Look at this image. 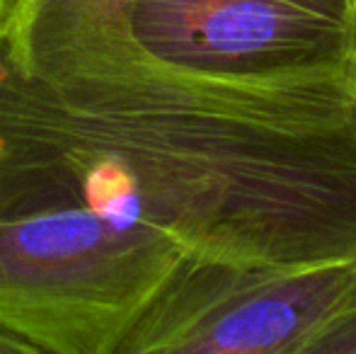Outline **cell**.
I'll return each mask as SVG.
<instances>
[{"label": "cell", "instance_id": "obj_1", "mask_svg": "<svg viewBox=\"0 0 356 354\" xmlns=\"http://www.w3.org/2000/svg\"><path fill=\"white\" fill-rule=\"evenodd\" d=\"M0 207H75L165 279L356 257V71L218 78L136 47L114 0H17L0 32Z\"/></svg>", "mask_w": 356, "mask_h": 354}, {"label": "cell", "instance_id": "obj_2", "mask_svg": "<svg viewBox=\"0 0 356 354\" xmlns=\"http://www.w3.org/2000/svg\"><path fill=\"white\" fill-rule=\"evenodd\" d=\"M352 303L356 257L318 265L187 262L129 328L117 354H303Z\"/></svg>", "mask_w": 356, "mask_h": 354}, {"label": "cell", "instance_id": "obj_3", "mask_svg": "<svg viewBox=\"0 0 356 354\" xmlns=\"http://www.w3.org/2000/svg\"><path fill=\"white\" fill-rule=\"evenodd\" d=\"M124 19L143 54L202 76L356 71V0H127Z\"/></svg>", "mask_w": 356, "mask_h": 354}, {"label": "cell", "instance_id": "obj_4", "mask_svg": "<svg viewBox=\"0 0 356 354\" xmlns=\"http://www.w3.org/2000/svg\"><path fill=\"white\" fill-rule=\"evenodd\" d=\"M303 354H356V303L327 323Z\"/></svg>", "mask_w": 356, "mask_h": 354}, {"label": "cell", "instance_id": "obj_5", "mask_svg": "<svg viewBox=\"0 0 356 354\" xmlns=\"http://www.w3.org/2000/svg\"><path fill=\"white\" fill-rule=\"evenodd\" d=\"M0 354H37V350L29 342H24L22 337L0 330Z\"/></svg>", "mask_w": 356, "mask_h": 354}, {"label": "cell", "instance_id": "obj_6", "mask_svg": "<svg viewBox=\"0 0 356 354\" xmlns=\"http://www.w3.org/2000/svg\"><path fill=\"white\" fill-rule=\"evenodd\" d=\"M8 13H10V0H0V32H3V27H5Z\"/></svg>", "mask_w": 356, "mask_h": 354}, {"label": "cell", "instance_id": "obj_7", "mask_svg": "<svg viewBox=\"0 0 356 354\" xmlns=\"http://www.w3.org/2000/svg\"><path fill=\"white\" fill-rule=\"evenodd\" d=\"M15 3H17V0H10V8H13V5ZM114 3H122L124 5V8H127V0H114Z\"/></svg>", "mask_w": 356, "mask_h": 354}]
</instances>
